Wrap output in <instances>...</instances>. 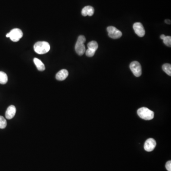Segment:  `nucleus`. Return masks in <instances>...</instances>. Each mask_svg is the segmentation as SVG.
<instances>
[{
    "instance_id": "412c9836",
    "label": "nucleus",
    "mask_w": 171,
    "mask_h": 171,
    "mask_svg": "<svg viewBox=\"0 0 171 171\" xmlns=\"http://www.w3.org/2000/svg\"><path fill=\"white\" fill-rule=\"evenodd\" d=\"M166 37V35L164 34L161 35V36H160V38H161V39L163 40V39L165 38Z\"/></svg>"
},
{
    "instance_id": "7ed1b4c3",
    "label": "nucleus",
    "mask_w": 171,
    "mask_h": 171,
    "mask_svg": "<svg viewBox=\"0 0 171 171\" xmlns=\"http://www.w3.org/2000/svg\"><path fill=\"white\" fill-rule=\"evenodd\" d=\"M138 114L140 118L145 120H150L154 118V112L147 107H143L139 109Z\"/></svg>"
},
{
    "instance_id": "39448f33",
    "label": "nucleus",
    "mask_w": 171,
    "mask_h": 171,
    "mask_svg": "<svg viewBox=\"0 0 171 171\" xmlns=\"http://www.w3.org/2000/svg\"><path fill=\"white\" fill-rule=\"evenodd\" d=\"M130 68L135 77H139L142 75V67L140 63L137 61H134L130 64Z\"/></svg>"
},
{
    "instance_id": "dca6fc26",
    "label": "nucleus",
    "mask_w": 171,
    "mask_h": 171,
    "mask_svg": "<svg viewBox=\"0 0 171 171\" xmlns=\"http://www.w3.org/2000/svg\"><path fill=\"white\" fill-rule=\"evenodd\" d=\"M7 125V121L5 118L0 116V128L4 129Z\"/></svg>"
},
{
    "instance_id": "2eb2a0df",
    "label": "nucleus",
    "mask_w": 171,
    "mask_h": 171,
    "mask_svg": "<svg viewBox=\"0 0 171 171\" xmlns=\"http://www.w3.org/2000/svg\"><path fill=\"white\" fill-rule=\"evenodd\" d=\"M163 70L166 72L167 75L171 76V65L168 63L164 64L162 66Z\"/></svg>"
},
{
    "instance_id": "423d86ee",
    "label": "nucleus",
    "mask_w": 171,
    "mask_h": 171,
    "mask_svg": "<svg viewBox=\"0 0 171 171\" xmlns=\"http://www.w3.org/2000/svg\"><path fill=\"white\" fill-rule=\"evenodd\" d=\"M107 31L109 33V36L114 39H119L122 36V32L114 26L107 27Z\"/></svg>"
},
{
    "instance_id": "0eeeda50",
    "label": "nucleus",
    "mask_w": 171,
    "mask_h": 171,
    "mask_svg": "<svg viewBox=\"0 0 171 171\" xmlns=\"http://www.w3.org/2000/svg\"><path fill=\"white\" fill-rule=\"evenodd\" d=\"M133 29L135 33L139 37H143L144 36L145 32L144 27L142 24L140 23H136L133 25Z\"/></svg>"
},
{
    "instance_id": "20e7f679",
    "label": "nucleus",
    "mask_w": 171,
    "mask_h": 171,
    "mask_svg": "<svg viewBox=\"0 0 171 171\" xmlns=\"http://www.w3.org/2000/svg\"><path fill=\"white\" fill-rule=\"evenodd\" d=\"M7 38H10L12 42H17L21 39L23 36V31L21 30L18 28H15L11 30L10 33L6 35Z\"/></svg>"
},
{
    "instance_id": "f3484780",
    "label": "nucleus",
    "mask_w": 171,
    "mask_h": 171,
    "mask_svg": "<svg viewBox=\"0 0 171 171\" xmlns=\"http://www.w3.org/2000/svg\"><path fill=\"white\" fill-rule=\"evenodd\" d=\"M163 43L165 45L168 47H171V36H166L163 40Z\"/></svg>"
},
{
    "instance_id": "ddd939ff",
    "label": "nucleus",
    "mask_w": 171,
    "mask_h": 171,
    "mask_svg": "<svg viewBox=\"0 0 171 171\" xmlns=\"http://www.w3.org/2000/svg\"><path fill=\"white\" fill-rule=\"evenodd\" d=\"M8 82V76L4 72L0 71V84H5Z\"/></svg>"
},
{
    "instance_id": "1a4fd4ad",
    "label": "nucleus",
    "mask_w": 171,
    "mask_h": 171,
    "mask_svg": "<svg viewBox=\"0 0 171 171\" xmlns=\"http://www.w3.org/2000/svg\"><path fill=\"white\" fill-rule=\"evenodd\" d=\"M16 109L15 106L13 105L10 106L8 107L5 113V117L8 119H11L15 115Z\"/></svg>"
},
{
    "instance_id": "aec40b11",
    "label": "nucleus",
    "mask_w": 171,
    "mask_h": 171,
    "mask_svg": "<svg viewBox=\"0 0 171 171\" xmlns=\"http://www.w3.org/2000/svg\"><path fill=\"white\" fill-rule=\"evenodd\" d=\"M165 23H166V24H171V21L169 20H165Z\"/></svg>"
},
{
    "instance_id": "9b49d317",
    "label": "nucleus",
    "mask_w": 171,
    "mask_h": 171,
    "mask_svg": "<svg viewBox=\"0 0 171 171\" xmlns=\"http://www.w3.org/2000/svg\"><path fill=\"white\" fill-rule=\"evenodd\" d=\"M94 9L93 7L91 6H87L83 8L82 10L81 14L84 16H91L94 14Z\"/></svg>"
},
{
    "instance_id": "9d476101",
    "label": "nucleus",
    "mask_w": 171,
    "mask_h": 171,
    "mask_svg": "<svg viewBox=\"0 0 171 171\" xmlns=\"http://www.w3.org/2000/svg\"><path fill=\"white\" fill-rule=\"evenodd\" d=\"M68 72L67 69H62L57 73L56 75V78L58 81H64L68 77Z\"/></svg>"
},
{
    "instance_id": "f8f14e48",
    "label": "nucleus",
    "mask_w": 171,
    "mask_h": 171,
    "mask_svg": "<svg viewBox=\"0 0 171 171\" xmlns=\"http://www.w3.org/2000/svg\"><path fill=\"white\" fill-rule=\"evenodd\" d=\"M34 63L35 65L36 66L37 69L40 71H43L45 69V67L44 64L43 63V62L40 61V59L35 58L33 59Z\"/></svg>"
},
{
    "instance_id": "6ab92c4d",
    "label": "nucleus",
    "mask_w": 171,
    "mask_h": 171,
    "mask_svg": "<svg viewBox=\"0 0 171 171\" xmlns=\"http://www.w3.org/2000/svg\"><path fill=\"white\" fill-rule=\"evenodd\" d=\"M166 167L168 171H171V161H168L166 164Z\"/></svg>"
},
{
    "instance_id": "f03ea898",
    "label": "nucleus",
    "mask_w": 171,
    "mask_h": 171,
    "mask_svg": "<svg viewBox=\"0 0 171 171\" xmlns=\"http://www.w3.org/2000/svg\"><path fill=\"white\" fill-rule=\"evenodd\" d=\"M86 41L85 36L80 35L78 37L77 42L75 45V49L77 53L80 56L83 55L86 52V48L84 43Z\"/></svg>"
},
{
    "instance_id": "6e6552de",
    "label": "nucleus",
    "mask_w": 171,
    "mask_h": 171,
    "mask_svg": "<svg viewBox=\"0 0 171 171\" xmlns=\"http://www.w3.org/2000/svg\"><path fill=\"white\" fill-rule=\"evenodd\" d=\"M157 145L155 140L153 138H149L145 141L144 144V149L147 152H151L153 151Z\"/></svg>"
},
{
    "instance_id": "a211bd4d",
    "label": "nucleus",
    "mask_w": 171,
    "mask_h": 171,
    "mask_svg": "<svg viewBox=\"0 0 171 171\" xmlns=\"http://www.w3.org/2000/svg\"><path fill=\"white\" fill-rule=\"evenodd\" d=\"M85 52H86V55L88 57H92L95 55L96 52L94 50L88 49H87V50H86Z\"/></svg>"
},
{
    "instance_id": "f257e3e1",
    "label": "nucleus",
    "mask_w": 171,
    "mask_h": 171,
    "mask_svg": "<svg viewBox=\"0 0 171 171\" xmlns=\"http://www.w3.org/2000/svg\"><path fill=\"white\" fill-rule=\"evenodd\" d=\"M34 50L39 54H44L50 50V45L46 42H38L34 45Z\"/></svg>"
},
{
    "instance_id": "4468645a",
    "label": "nucleus",
    "mask_w": 171,
    "mask_h": 171,
    "mask_svg": "<svg viewBox=\"0 0 171 171\" xmlns=\"http://www.w3.org/2000/svg\"><path fill=\"white\" fill-rule=\"evenodd\" d=\"M98 47H99V46H98V44H97V42H96V41H94V40L90 42L87 44L88 49L94 50L95 52H96V50L98 49Z\"/></svg>"
}]
</instances>
